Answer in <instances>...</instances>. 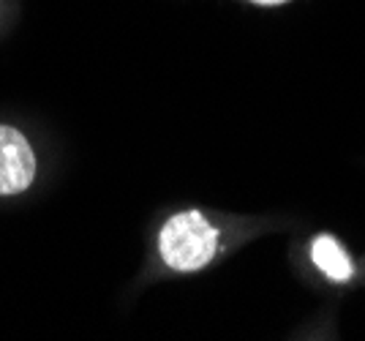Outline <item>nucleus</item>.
Wrapping results in <instances>:
<instances>
[{
    "label": "nucleus",
    "instance_id": "f257e3e1",
    "mask_svg": "<svg viewBox=\"0 0 365 341\" xmlns=\"http://www.w3.org/2000/svg\"><path fill=\"white\" fill-rule=\"evenodd\" d=\"M221 235L213 221L199 210H180L169 216L158 233V254L175 273H197L213 263Z\"/></svg>",
    "mask_w": 365,
    "mask_h": 341
},
{
    "label": "nucleus",
    "instance_id": "f03ea898",
    "mask_svg": "<svg viewBox=\"0 0 365 341\" xmlns=\"http://www.w3.org/2000/svg\"><path fill=\"white\" fill-rule=\"evenodd\" d=\"M36 151L16 126L0 123V197H19L36 180Z\"/></svg>",
    "mask_w": 365,
    "mask_h": 341
},
{
    "label": "nucleus",
    "instance_id": "7ed1b4c3",
    "mask_svg": "<svg viewBox=\"0 0 365 341\" xmlns=\"http://www.w3.org/2000/svg\"><path fill=\"white\" fill-rule=\"evenodd\" d=\"M311 260L335 284H344L354 276V265H351L346 248L341 246V240H335L333 235H319L311 240Z\"/></svg>",
    "mask_w": 365,
    "mask_h": 341
},
{
    "label": "nucleus",
    "instance_id": "20e7f679",
    "mask_svg": "<svg viewBox=\"0 0 365 341\" xmlns=\"http://www.w3.org/2000/svg\"><path fill=\"white\" fill-rule=\"evenodd\" d=\"M251 3H257V6H281L287 0H251Z\"/></svg>",
    "mask_w": 365,
    "mask_h": 341
}]
</instances>
